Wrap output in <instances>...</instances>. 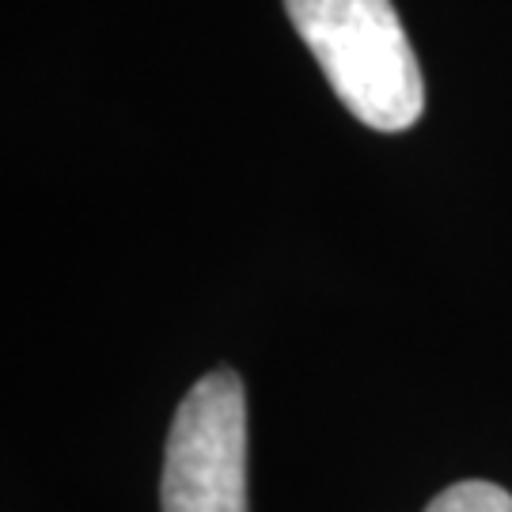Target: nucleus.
Returning <instances> with one entry per match:
<instances>
[{"label": "nucleus", "mask_w": 512, "mask_h": 512, "mask_svg": "<svg viewBox=\"0 0 512 512\" xmlns=\"http://www.w3.org/2000/svg\"><path fill=\"white\" fill-rule=\"evenodd\" d=\"M285 8L357 122L380 133H403L418 122L425 84L391 0H285Z\"/></svg>", "instance_id": "f257e3e1"}, {"label": "nucleus", "mask_w": 512, "mask_h": 512, "mask_svg": "<svg viewBox=\"0 0 512 512\" xmlns=\"http://www.w3.org/2000/svg\"><path fill=\"white\" fill-rule=\"evenodd\" d=\"M164 512L247 509V395L232 368H217L175 410L160 482Z\"/></svg>", "instance_id": "f03ea898"}, {"label": "nucleus", "mask_w": 512, "mask_h": 512, "mask_svg": "<svg viewBox=\"0 0 512 512\" xmlns=\"http://www.w3.org/2000/svg\"><path fill=\"white\" fill-rule=\"evenodd\" d=\"M425 512H512V494L501 490L497 482L471 478V482H456L444 494H437L425 505Z\"/></svg>", "instance_id": "7ed1b4c3"}]
</instances>
